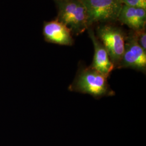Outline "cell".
Masks as SVG:
<instances>
[{
    "label": "cell",
    "mask_w": 146,
    "mask_h": 146,
    "mask_svg": "<svg viewBox=\"0 0 146 146\" xmlns=\"http://www.w3.org/2000/svg\"><path fill=\"white\" fill-rule=\"evenodd\" d=\"M108 78L91 66H81L72 83L69 86L68 90L89 94L96 99L113 96L115 92L110 87Z\"/></svg>",
    "instance_id": "obj_1"
},
{
    "label": "cell",
    "mask_w": 146,
    "mask_h": 146,
    "mask_svg": "<svg viewBox=\"0 0 146 146\" xmlns=\"http://www.w3.org/2000/svg\"><path fill=\"white\" fill-rule=\"evenodd\" d=\"M58 21L76 35L88 29V20L86 8L80 0L58 1Z\"/></svg>",
    "instance_id": "obj_2"
},
{
    "label": "cell",
    "mask_w": 146,
    "mask_h": 146,
    "mask_svg": "<svg viewBox=\"0 0 146 146\" xmlns=\"http://www.w3.org/2000/svg\"><path fill=\"white\" fill-rule=\"evenodd\" d=\"M87 11L89 26L117 20L123 4L120 0H80Z\"/></svg>",
    "instance_id": "obj_3"
},
{
    "label": "cell",
    "mask_w": 146,
    "mask_h": 146,
    "mask_svg": "<svg viewBox=\"0 0 146 146\" xmlns=\"http://www.w3.org/2000/svg\"><path fill=\"white\" fill-rule=\"evenodd\" d=\"M97 34L98 38L107 50L115 69L117 68L125 51L126 37L120 29L110 25L99 27Z\"/></svg>",
    "instance_id": "obj_4"
},
{
    "label": "cell",
    "mask_w": 146,
    "mask_h": 146,
    "mask_svg": "<svg viewBox=\"0 0 146 146\" xmlns=\"http://www.w3.org/2000/svg\"><path fill=\"white\" fill-rule=\"evenodd\" d=\"M117 68H131L146 74V51L137 43L133 33L125 37V51Z\"/></svg>",
    "instance_id": "obj_5"
},
{
    "label": "cell",
    "mask_w": 146,
    "mask_h": 146,
    "mask_svg": "<svg viewBox=\"0 0 146 146\" xmlns=\"http://www.w3.org/2000/svg\"><path fill=\"white\" fill-rule=\"evenodd\" d=\"M89 35L94 46L93 60L90 66L107 78L115 69L114 66L110 58L109 54L98 37L95 35L92 29H88Z\"/></svg>",
    "instance_id": "obj_6"
},
{
    "label": "cell",
    "mask_w": 146,
    "mask_h": 146,
    "mask_svg": "<svg viewBox=\"0 0 146 146\" xmlns=\"http://www.w3.org/2000/svg\"><path fill=\"white\" fill-rule=\"evenodd\" d=\"M43 33L48 42L68 46L74 44L70 30L58 20L46 22L43 27Z\"/></svg>",
    "instance_id": "obj_7"
},
{
    "label": "cell",
    "mask_w": 146,
    "mask_h": 146,
    "mask_svg": "<svg viewBox=\"0 0 146 146\" xmlns=\"http://www.w3.org/2000/svg\"><path fill=\"white\" fill-rule=\"evenodd\" d=\"M117 20L134 31L145 28L146 22V9L123 5Z\"/></svg>",
    "instance_id": "obj_8"
},
{
    "label": "cell",
    "mask_w": 146,
    "mask_h": 146,
    "mask_svg": "<svg viewBox=\"0 0 146 146\" xmlns=\"http://www.w3.org/2000/svg\"><path fill=\"white\" fill-rule=\"evenodd\" d=\"M137 43L145 50L146 51V33L145 29L135 31L133 33Z\"/></svg>",
    "instance_id": "obj_9"
},
{
    "label": "cell",
    "mask_w": 146,
    "mask_h": 146,
    "mask_svg": "<svg viewBox=\"0 0 146 146\" xmlns=\"http://www.w3.org/2000/svg\"><path fill=\"white\" fill-rule=\"evenodd\" d=\"M124 5L135 8H141L146 9V5L141 2L140 0H120Z\"/></svg>",
    "instance_id": "obj_10"
},
{
    "label": "cell",
    "mask_w": 146,
    "mask_h": 146,
    "mask_svg": "<svg viewBox=\"0 0 146 146\" xmlns=\"http://www.w3.org/2000/svg\"><path fill=\"white\" fill-rule=\"evenodd\" d=\"M140 1L143 3H144L145 5H146V0H140Z\"/></svg>",
    "instance_id": "obj_11"
},
{
    "label": "cell",
    "mask_w": 146,
    "mask_h": 146,
    "mask_svg": "<svg viewBox=\"0 0 146 146\" xmlns=\"http://www.w3.org/2000/svg\"><path fill=\"white\" fill-rule=\"evenodd\" d=\"M57 1H66V0H56Z\"/></svg>",
    "instance_id": "obj_12"
}]
</instances>
